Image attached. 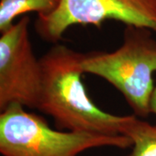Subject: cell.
<instances>
[{"label":"cell","mask_w":156,"mask_h":156,"mask_svg":"<svg viewBox=\"0 0 156 156\" xmlns=\"http://www.w3.org/2000/svg\"><path fill=\"white\" fill-rule=\"evenodd\" d=\"M83 55L56 44L40 57L43 81L37 109L52 117L60 130L122 135L133 115L110 114L89 97L83 82Z\"/></svg>","instance_id":"obj_1"},{"label":"cell","mask_w":156,"mask_h":156,"mask_svg":"<svg viewBox=\"0 0 156 156\" xmlns=\"http://www.w3.org/2000/svg\"><path fill=\"white\" fill-rule=\"evenodd\" d=\"M151 30L127 25L122 44L112 52L84 53V73L104 79L122 95L134 115L147 118L151 114L150 101L154 89L156 39Z\"/></svg>","instance_id":"obj_2"},{"label":"cell","mask_w":156,"mask_h":156,"mask_svg":"<svg viewBox=\"0 0 156 156\" xmlns=\"http://www.w3.org/2000/svg\"><path fill=\"white\" fill-rule=\"evenodd\" d=\"M126 135H101L56 130L44 118L11 104L0 114V154L3 156H77L91 148L131 147Z\"/></svg>","instance_id":"obj_3"},{"label":"cell","mask_w":156,"mask_h":156,"mask_svg":"<svg viewBox=\"0 0 156 156\" xmlns=\"http://www.w3.org/2000/svg\"><path fill=\"white\" fill-rule=\"evenodd\" d=\"M107 21L156 32V0H60L53 12L37 16L34 26L44 41L56 44L70 27L93 25L101 28Z\"/></svg>","instance_id":"obj_4"},{"label":"cell","mask_w":156,"mask_h":156,"mask_svg":"<svg viewBox=\"0 0 156 156\" xmlns=\"http://www.w3.org/2000/svg\"><path fill=\"white\" fill-rule=\"evenodd\" d=\"M30 17L23 16L0 37V112L11 104L37 109L43 69L29 35Z\"/></svg>","instance_id":"obj_5"},{"label":"cell","mask_w":156,"mask_h":156,"mask_svg":"<svg viewBox=\"0 0 156 156\" xmlns=\"http://www.w3.org/2000/svg\"><path fill=\"white\" fill-rule=\"evenodd\" d=\"M60 0H0V32L12 26L16 19L30 12L48 15L56 10Z\"/></svg>","instance_id":"obj_6"},{"label":"cell","mask_w":156,"mask_h":156,"mask_svg":"<svg viewBox=\"0 0 156 156\" xmlns=\"http://www.w3.org/2000/svg\"><path fill=\"white\" fill-rule=\"evenodd\" d=\"M123 134L133 142L128 156H156V125L133 115L124 128Z\"/></svg>","instance_id":"obj_7"},{"label":"cell","mask_w":156,"mask_h":156,"mask_svg":"<svg viewBox=\"0 0 156 156\" xmlns=\"http://www.w3.org/2000/svg\"><path fill=\"white\" fill-rule=\"evenodd\" d=\"M150 111L151 114H154L156 115V85L154 86V89L152 94L150 101Z\"/></svg>","instance_id":"obj_8"}]
</instances>
